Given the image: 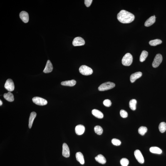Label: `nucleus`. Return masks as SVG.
<instances>
[{
  "label": "nucleus",
  "mask_w": 166,
  "mask_h": 166,
  "mask_svg": "<svg viewBox=\"0 0 166 166\" xmlns=\"http://www.w3.org/2000/svg\"><path fill=\"white\" fill-rule=\"evenodd\" d=\"M135 18V16L133 14L125 10L121 11L117 15V19L120 22L123 23H131Z\"/></svg>",
  "instance_id": "1"
},
{
  "label": "nucleus",
  "mask_w": 166,
  "mask_h": 166,
  "mask_svg": "<svg viewBox=\"0 0 166 166\" xmlns=\"http://www.w3.org/2000/svg\"><path fill=\"white\" fill-rule=\"evenodd\" d=\"M133 60V58L132 55L130 53H127L122 58V64L125 66H130L132 64Z\"/></svg>",
  "instance_id": "2"
},
{
  "label": "nucleus",
  "mask_w": 166,
  "mask_h": 166,
  "mask_svg": "<svg viewBox=\"0 0 166 166\" xmlns=\"http://www.w3.org/2000/svg\"><path fill=\"white\" fill-rule=\"evenodd\" d=\"M115 87L114 83L111 82H107L101 85L98 87V90L100 91H104L111 89Z\"/></svg>",
  "instance_id": "3"
},
{
  "label": "nucleus",
  "mask_w": 166,
  "mask_h": 166,
  "mask_svg": "<svg viewBox=\"0 0 166 166\" xmlns=\"http://www.w3.org/2000/svg\"><path fill=\"white\" fill-rule=\"evenodd\" d=\"M79 71L82 75H91L93 73V70L91 68L86 65H82L80 67Z\"/></svg>",
  "instance_id": "4"
},
{
  "label": "nucleus",
  "mask_w": 166,
  "mask_h": 166,
  "mask_svg": "<svg viewBox=\"0 0 166 166\" xmlns=\"http://www.w3.org/2000/svg\"><path fill=\"white\" fill-rule=\"evenodd\" d=\"M162 55L160 54H157L156 55L152 63V66L153 68H155L158 67L162 63Z\"/></svg>",
  "instance_id": "5"
},
{
  "label": "nucleus",
  "mask_w": 166,
  "mask_h": 166,
  "mask_svg": "<svg viewBox=\"0 0 166 166\" xmlns=\"http://www.w3.org/2000/svg\"><path fill=\"white\" fill-rule=\"evenodd\" d=\"M32 101L36 104L41 106L46 105L48 103V102L46 99L38 97H34L32 98Z\"/></svg>",
  "instance_id": "6"
},
{
  "label": "nucleus",
  "mask_w": 166,
  "mask_h": 166,
  "mask_svg": "<svg viewBox=\"0 0 166 166\" xmlns=\"http://www.w3.org/2000/svg\"><path fill=\"white\" fill-rule=\"evenodd\" d=\"M5 88L9 91H12L14 90L15 86L14 82L11 79H8L6 80L4 85Z\"/></svg>",
  "instance_id": "7"
},
{
  "label": "nucleus",
  "mask_w": 166,
  "mask_h": 166,
  "mask_svg": "<svg viewBox=\"0 0 166 166\" xmlns=\"http://www.w3.org/2000/svg\"><path fill=\"white\" fill-rule=\"evenodd\" d=\"M85 44V41L84 39L79 37L75 38L74 39L72 42V44L74 46H83Z\"/></svg>",
  "instance_id": "8"
},
{
  "label": "nucleus",
  "mask_w": 166,
  "mask_h": 166,
  "mask_svg": "<svg viewBox=\"0 0 166 166\" xmlns=\"http://www.w3.org/2000/svg\"><path fill=\"white\" fill-rule=\"evenodd\" d=\"M134 155L136 158L141 164H143L144 162V159L143 155L140 151L136 150L134 152Z\"/></svg>",
  "instance_id": "9"
},
{
  "label": "nucleus",
  "mask_w": 166,
  "mask_h": 166,
  "mask_svg": "<svg viewBox=\"0 0 166 166\" xmlns=\"http://www.w3.org/2000/svg\"><path fill=\"white\" fill-rule=\"evenodd\" d=\"M62 155L65 157H68L70 156V151L69 148L67 144L64 143L63 145Z\"/></svg>",
  "instance_id": "10"
},
{
  "label": "nucleus",
  "mask_w": 166,
  "mask_h": 166,
  "mask_svg": "<svg viewBox=\"0 0 166 166\" xmlns=\"http://www.w3.org/2000/svg\"><path fill=\"white\" fill-rule=\"evenodd\" d=\"M20 17L23 22L26 23L29 21V15L26 12L23 11L21 12L19 14Z\"/></svg>",
  "instance_id": "11"
},
{
  "label": "nucleus",
  "mask_w": 166,
  "mask_h": 166,
  "mask_svg": "<svg viewBox=\"0 0 166 166\" xmlns=\"http://www.w3.org/2000/svg\"><path fill=\"white\" fill-rule=\"evenodd\" d=\"M85 127L84 126L82 125H77L75 128V132L77 135H81L84 133Z\"/></svg>",
  "instance_id": "12"
},
{
  "label": "nucleus",
  "mask_w": 166,
  "mask_h": 166,
  "mask_svg": "<svg viewBox=\"0 0 166 166\" xmlns=\"http://www.w3.org/2000/svg\"><path fill=\"white\" fill-rule=\"evenodd\" d=\"M142 73L141 72H137L132 74L130 76V81L131 83H133L136 79L142 76Z\"/></svg>",
  "instance_id": "13"
},
{
  "label": "nucleus",
  "mask_w": 166,
  "mask_h": 166,
  "mask_svg": "<svg viewBox=\"0 0 166 166\" xmlns=\"http://www.w3.org/2000/svg\"><path fill=\"white\" fill-rule=\"evenodd\" d=\"M53 69L52 64L51 61L49 60H48L47 62L46 67L43 70V72L45 73H49L52 71Z\"/></svg>",
  "instance_id": "14"
},
{
  "label": "nucleus",
  "mask_w": 166,
  "mask_h": 166,
  "mask_svg": "<svg viewBox=\"0 0 166 166\" xmlns=\"http://www.w3.org/2000/svg\"><path fill=\"white\" fill-rule=\"evenodd\" d=\"M156 17L155 15L151 17L147 20L145 23V26L149 27L154 24L155 22Z\"/></svg>",
  "instance_id": "15"
},
{
  "label": "nucleus",
  "mask_w": 166,
  "mask_h": 166,
  "mask_svg": "<svg viewBox=\"0 0 166 166\" xmlns=\"http://www.w3.org/2000/svg\"><path fill=\"white\" fill-rule=\"evenodd\" d=\"M76 157L77 161L80 162L82 165H83L85 163L84 158L83 155L81 152H77L76 154Z\"/></svg>",
  "instance_id": "16"
},
{
  "label": "nucleus",
  "mask_w": 166,
  "mask_h": 166,
  "mask_svg": "<svg viewBox=\"0 0 166 166\" xmlns=\"http://www.w3.org/2000/svg\"><path fill=\"white\" fill-rule=\"evenodd\" d=\"M76 82L75 80H72L61 82V84L64 86L73 87L76 84Z\"/></svg>",
  "instance_id": "17"
},
{
  "label": "nucleus",
  "mask_w": 166,
  "mask_h": 166,
  "mask_svg": "<svg viewBox=\"0 0 166 166\" xmlns=\"http://www.w3.org/2000/svg\"><path fill=\"white\" fill-rule=\"evenodd\" d=\"M92 115L97 118L101 119L103 118L104 115L103 113L97 109H94L92 111Z\"/></svg>",
  "instance_id": "18"
},
{
  "label": "nucleus",
  "mask_w": 166,
  "mask_h": 166,
  "mask_svg": "<svg viewBox=\"0 0 166 166\" xmlns=\"http://www.w3.org/2000/svg\"><path fill=\"white\" fill-rule=\"evenodd\" d=\"M95 160L99 163L104 164L106 163V160L103 155H99L95 157Z\"/></svg>",
  "instance_id": "19"
},
{
  "label": "nucleus",
  "mask_w": 166,
  "mask_h": 166,
  "mask_svg": "<svg viewBox=\"0 0 166 166\" xmlns=\"http://www.w3.org/2000/svg\"><path fill=\"white\" fill-rule=\"evenodd\" d=\"M4 97L5 99L10 102H12L14 100V95L11 92H9L7 93L4 94Z\"/></svg>",
  "instance_id": "20"
},
{
  "label": "nucleus",
  "mask_w": 166,
  "mask_h": 166,
  "mask_svg": "<svg viewBox=\"0 0 166 166\" xmlns=\"http://www.w3.org/2000/svg\"><path fill=\"white\" fill-rule=\"evenodd\" d=\"M36 116V113L35 112H31L29 119V127L31 129L33 124L34 121Z\"/></svg>",
  "instance_id": "21"
},
{
  "label": "nucleus",
  "mask_w": 166,
  "mask_h": 166,
  "mask_svg": "<svg viewBox=\"0 0 166 166\" xmlns=\"http://www.w3.org/2000/svg\"><path fill=\"white\" fill-rule=\"evenodd\" d=\"M150 150L151 152L154 154H160L162 152V150L157 147H152L150 148Z\"/></svg>",
  "instance_id": "22"
},
{
  "label": "nucleus",
  "mask_w": 166,
  "mask_h": 166,
  "mask_svg": "<svg viewBox=\"0 0 166 166\" xmlns=\"http://www.w3.org/2000/svg\"><path fill=\"white\" fill-rule=\"evenodd\" d=\"M137 101L136 100L132 99L129 102V107L132 110H135L136 109Z\"/></svg>",
  "instance_id": "23"
},
{
  "label": "nucleus",
  "mask_w": 166,
  "mask_h": 166,
  "mask_svg": "<svg viewBox=\"0 0 166 166\" xmlns=\"http://www.w3.org/2000/svg\"><path fill=\"white\" fill-rule=\"evenodd\" d=\"M162 41L161 40L158 39H155L151 40L149 42V44L151 46H155L157 45L161 44Z\"/></svg>",
  "instance_id": "24"
},
{
  "label": "nucleus",
  "mask_w": 166,
  "mask_h": 166,
  "mask_svg": "<svg viewBox=\"0 0 166 166\" xmlns=\"http://www.w3.org/2000/svg\"><path fill=\"white\" fill-rule=\"evenodd\" d=\"M148 53L147 51H142L140 57V61L142 62L145 61L148 56Z\"/></svg>",
  "instance_id": "25"
},
{
  "label": "nucleus",
  "mask_w": 166,
  "mask_h": 166,
  "mask_svg": "<svg viewBox=\"0 0 166 166\" xmlns=\"http://www.w3.org/2000/svg\"><path fill=\"white\" fill-rule=\"evenodd\" d=\"M159 129L162 133H163L166 130V123L165 122H161L159 126Z\"/></svg>",
  "instance_id": "26"
},
{
  "label": "nucleus",
  "mask_w": 166,
  "mask_h": 166,
  "mask_svg": "<svg viewBox=\"0 0 166 166\" xmlns=\"http://www.w3.org/2000/svg\"><path fill=\"white\" fill-rule=\"evenodd\" d=\"M94 130L95 133L99 135H102L103 132V129L99 125L96 126L95 127Z\"/></svg>",
  "instance_id": "27"
},
{
  "label": "nucleus",
  "mask_w": 166,
  "mask_h": 166,
  "mask_svg": "<svg viewBox=\"0 0 166 166\" xmlns=\"http://www.w3.org/2000/svg\"><path fill=\"white\" fill-rule=\"evenodd\" d=\"M147 131V127L143 126L140 127L138 130V133L142 135H145Z\"/></svg>",
  "instance_id": "28"
},
{
  "label": "nucleus",
  "mask_w": 166,
  "mask_h": 166,
  "mask_svg": "<svg viewBox=\"0 0 166 166\" xmlns=\"http://www.w3.org/2000/svg\"><path fill=\"white\" fill-rule=\"evenodd\" d=\"M120 164L122 166H127L129 164V161L126 158H122L120 160Z\"/></svg>",
  "instance_id": "29"
},
{
  "label": "nucleus",
  "mask_w": 166,
  "mask_h": 166,
  "mask_svg": "<svg viewBox=\"0 0 166 166\" xmlns=\"http://www.w3.org/2000/svg\"><path fill=\"white\" fill-rule=\"evenodd\" d=\"M111 142L114 145L116 146L120 145L121 143V142L120 140L116 138L112 139Z\"/></svg>",
  "instance_id": "30"
},
{
  "label": "nucleus",
  "mask_w": 166,
  "mask_h": 166,
  "mask_svg": "<svg viewBox=\"0 0 166 166\" xmlns=\"http://www.w3.org/2000/svg\"><path fill=\"white\" fill-rule=\"evenodd\" d=\"M120 115L122 118H125L128 117V114L126 111L122 110L120 111Z\"/></svg>",
  "instance_id": "31"
},
{
  "label": "nucleus",
  "mask_w": 166,
  "mask_h": 166,
  "mask_svg": "<svg viewBox=\"0 0 166 166\" xmlns=\"http://www.w3.org/2000/svg\"><path fill=\"white\" fill-rule=\"evenodd\" d=\"M103 104L104 105L107 107H110L111 105V101L109 99H105L104 101Z\"/></svg>",
  "instance_id": "32"
},
{
  "label": "nucleus",
  "mask_w": 166,
  "mask_h": 166,
  "mask_svg": "<svg viewBox=\"0 0 166 166\" xmlns=\"http://www.w3.org/2000/svg\"><path fill=\"white\" fill-rule=\"evenodd\" d=\"M93 1L92 0H85L84 1L85 4L87 7H89L90 6Z\"/></svg>",
  "instance_id": "33"
},
{
  "label": "nucleus",
  "mask_w": 166,
  "mask_h": 166,
  "mask_svg": "<svg viewBox=\"0 0 166 166\" xmlns=\"http://www.w3.org/2000/svg\"><path fill=\"white\" fill-rule=\"evenodd\" d=\"M3 104L2 102V101L1 100H0V105L1 106V105H2Z\"/></svg>",
  "instance_id": "34"
}]
</instances>
